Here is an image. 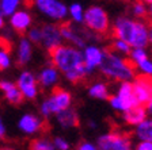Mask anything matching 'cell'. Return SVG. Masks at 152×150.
<instances>
[{
	"label": "cell",
	"instance_id": "obj_1",
	"mask_svg": "<svg viewBox=\"0 0 152 150\" xmlns=\"http://www.w3.org/2000/svg\"><path fill=\"white\" fill-rule=\"evenodd\" d=\"M49 57L52 65L56 66L58 72L63 73L66 80L73 84L83 81L88 76L83 61L82 49H77L68 43H61L49 50Z\"/></svg>",
	"mask_w": 152,
	"mask_h": 150
},
{
	"label": "cell",
	"instance_id": "obj_2",
	"mask_svg": "<svg viewBox=\"0 0 152 150\" xmlns=\"http://www.w3.org/2000/svg\"><path fill=\"white\" fill-rule=\"evenodd\" d=\"M113 38L122 39L132 47H147L148 41V23L142 19H134L126 15L117 16L111 25Z\"/></svg>",
	"mask_w": 152,
	"mask_h": 150
},
{
	"label": "cell",
	"instance_id": "obj_3",
	"mask_svg": "<svg viewBox=\"0 0 152 150\" xmlns=\"http://www.w3.org/2000/svg\"><path fill=\"white\" fill-rule=\"evenodd\" d=\"M99 70L103 76L115 80V81H133L137 77L136 68L129 58H125L124 56H120L113 50L104 49V56L102 61Z\"/></svg>",
	"mask_w": 152,
	"mask_h": 150
},
{
	"label": "cell",
	"instance_id": "obj_4",
	"mask_svg": "<svg viewBox=\"0 0 152 150\" xmlns=\"http://www.w3.org/2000/svg\"><path fill=\"white\" fill-rule=\"evenodd\" d=\"M71 104H72V95L66 89L54 87L49 97L42 101L39 111H41L42 116L49 118L50 115H54V114L60 112L63 109L69 108Z\"/></svg>",
	"mask_w": 152,
	"mask_h": 150
},
{
	"label": "cell",
	"instance_id": "obj_5",
	"mask_svg": "<svg viewBox=\"0 0 152 150\" xmlns=\"http://www.w3.org/2000/svg\"><path fill=\"white\" fill-rule=\"evenodd\" d=\"M83 26L99 35L106 34L110 28V18L107 11L102 6H90L84 9Z\"/></svg>",
	"mask_w": 152,
	"mask_h": 150
},
{
	"label": "cell",
	"instance_id": "obj_6",
	"mask_svg": "<svg viewBox=\"0 0 152 150\" xmlns=\"http://www.w3.org/2000/svg\"><path fill=\"white\" fill-rule=\"evenodd\" d=\"M111 108L117 112H125L130 107L136 106V97L133 93V85L132 81H122L118 87V91L114 96H110L109 99Z\"/></svg>",
	"mask_w": 152,
	"mask_h": 150
},
{
	"label": "cell",
	"instance_id": "obj_7",
	"mask_svg": "<svg viewBox=\"0 0 152 150\" xmlns=\"http://www.w3.org/2000/svg\"><path fill=\"white\" fill-rule=\"evenodd\" d=\"M33 6L54 22H64L68 16V7L61 0H33Z\"/></svg>",
	"mask_w": 152,
	"mask_h": 150
},
{
	"label": "cell",
	"instance_id": "obj_8",
	"mask_svg": "<svg viewBox=\"0 0 152 150\" xmlns=\"http://www.w3.org/2000/svg\"><path fill=\"white\" fill-rule=\"evenodd\" d=\"M96 147L99 150H130L132 142L128 135L111 131L99 135L96 139Z\"/></svg>",
	"mask_w": 152,
	"mask_h": 150
},
{
	"label": "cell",
	"instance_id": "obj_9",
	"mask_svg": "<svg viewBox=\"0 0 152 150\" xmlns=\"http://www.w3.org/2000/svg\"><path fill=\"white\" fill-rule=\"evenodd\" d=\"M82 53H83V61H84L86 70H87L88 75H91L96 69H99L102 61H103L104 47L98 46L95 43H90L83 47Z\"/></svg>",
	"mask_w": 152,
	"mask_h": 150
},
{
	"label": "cell",
	"instance_id": "obj_10",
	"mask_svg": "<svg viewBox=\"0 0 152 150\" xmlns=\"http://www.w3.org/2000/svg\"><path fill=\"white\" fill-rule=\"evenodd\" d=\"M41 31H42V41L41 45L45 49L49 50L54 49L56 46L63 43V37H61L60 31V26L56 23H45L41 26Z\"/></svg>",
	"mask_w": 152,
	"mask_h": 150
},
{
	"label": "cell",
	"instance_id": "obj_11",
	"mask_svg": "<svg viewBox=\"0 0 152 150\" xmlns=\"http://www.w3.org/2000/svg\"><path fill=\"white\" fill-rule=\"evenodd\" d=\"M16 85L20 89L23 97L28 100H34L38 95V81L37 77L31 72L25 70L19 75V78L16 81Z\"/></svg>",
	"mask_w": 152,
	"mask_h": 150
},
{
	"label": "cell",
	"instance_id": "obj_12",
	"mask_svg": "<svg viewBox=\"0 0 152 150\" xmlns=\"http://www.w3.org/2000/svg\"><path fill=\"white\" fill-rule=\"evenodd\" d=\"M132 85L137 104L144 106L152 97V78L144 77V76H137L132 81Z\"/></svg>",
	"mask_w": 152,
	"mask_h": 150
},
{
	"label": "cell",
	"instance_id": "obj_13",
	"mask_svg": "<svg viewBox=\"0 0 152 150\" xmlns=\"http://www.w3.org/2000/svg\"><path fill=\"white\" fill-rule=\"evenodd\" d=\"M10 25L16 34H26L28 28L33 26V16L26 9H19L11 15Z\"/></svg>",
	"mask_w": 152,
	"mask_h": 150
},
{
	"label": "cell",
	"instance_id": "obj_14",
	"mask_svg": "<svg viewBox=\"0 0 152 150\" xmlns=\"http://www.w3.org/2000/svg\"><path fill=\"white\" fill-rule=\"evenodd\" d=\"M19 130L25 134H37V133L42 131V128L45 127V122L41 118L33 115V114H25L18 122Z\"/></svg>",
	"mask_w": 152,
	"mask_h": 150
},
{
	"label": "cell",
	"instance_id": "obj_15",
	"mask_svg": "<svg viewBox=\"0 0 152 150\" xmlns=\"http://www.w3.org/2000/svg\"><path fill=\"white\" fill-rule=\"evenodd\" d=\"M58 80H60V72H58V69L54 65H52V64H49L48 66L42 68L37 77L38 84L41 85L42 88H45V89H48V88H54V85H57Z\"/></svg>",
	"mask_w": 152,
	"mask_h": 150
},
{
	"label": "cell",
	"instance_id": "obj_16",
	"mask_svg": "<svg viewBox=\"0 0 152 150\" xmlns=\"http://www.w3.org/2000/svg\"><path fill=\"white\" fill-rule=\"evenodd\" d=\"M0 91L4 92L6 100L10 104H12V106H19V104H22L23 99H25L22 92H20V89L18 88V85H16L15 83L7 81V80H1V81H0Z\"/></svg>",
	"mask_w": 152,
	"mask_h": 150
},
{
	"label": "cell",
	"instance_id": "obj_17",
	"mask_svg": "<svg viewBox=\"0 0 152 150\" xmlns=\"http://www.w3.org/2000/svg\"><path fill=\"white\" fill-rule=\"evenodd\" d=\"M124 122L130 126H137L139 123H141L145 118H148L145 111V107L142 104H136V106L130 107L129 109H126L125 112H122Z\"/></svg>",
	"mask_w": 152,
	"mask_h": 150
},
{
	"label": "cell",
	"instance_id": "obj_18",
	"mask_svg": "<svg viewBox=\"0 0 152 150\" xmlns=\"http://www.w3.org/2000/svg\"><path fill=\"white\" fill-rule=\"evenodd\" d=\"M57 123L64 128H73L79 126V115L73 108H66L63 109L60 112L56 114Z\"/></svg>",
	"mask_w": 152,
	"mask_h": 150
},
{
	"label": "cell",
	"instance_id": "obj_19",
	"mask_svg": "<svg viewBox=\"0 0 152 150\" xmlns=\"http://www.w3.org/2000/svg\"><path fill=\"white\" fill-rule=\"evenodd\" d=\"M33 54V43L27 38H20L16 50V64L18 66H23L31 59Z\"/></svg>",
	"mask_w": 152,
	"mask_h": 150
},
{
	"label": "cell",
	"instance_id": "obj_20",
	"mask_svg": "<svg viewBox=\"0 0 152 150\" xmlns=\"http://www.w3.org/2000/svg\"><path fill=\"white\" fill-rule=\"evenodd\" d=\"M134 137L139 141L152 142V118H145L134 128Z\"/></svg>",
	"mask_w": 152,
	"mask_h": 150
},
{
	"label": "cell",
	"instance_id": "obj_21",
	"mask_svg": "<svg viewBox=\"0 0 152 150\" xmlns=\"http://www.w3.org/2000/svg\"><path fill=\"white\" fill-rule=\"evenodd\" d=\"M88 95L92 97V99H96V100L109 99L107 84L103 81H96V83H94V84H91L88 88Z\"/></svg>",
	"mask_w": 152,
	"mask_h": 150
},
{
	"label": "cell",
	"instance_id": "obj_22",
	"mask_svg": "<svg viewBox=\"0 0 152 150\" xmlns=\"http://www.w3.org/2000/svg\"><path fill=\"white\" fill-rule=\"evenodd\" d=\"M68 16L71 18L72 23L75 25H83L84 20V8L80 3H72L68 7Z\"/></svg>",
	"mask_w": 152,
	"mask_h": 150
},
{
	"label": "cell",
	"instance_id": "obj_23",
	"mask_svg": "<svg viewBox=\"0 0 152 150\" xmlns=\"http://www.w3.org/2000/svg\"><path fill=\"white\" fill-rule=\"evenodd\" d=\"M130 12L134 19H144L148 15V4L142 0H134L130 7Z\"/></svg>",
	"mask_w": 152,
	"mask_h": 150
},
{
	"label": "cell",
	"instance_id": "obj_24",
	"mask_svg": "<svg viewBox=\"0 0 152 150\" xmlns=\"http://www.w3.org/2000/svg\"><path fill=\"white\" fill-rule=\"evenodd\" d=\"M20 3L22 0H0V12L4 16H11L15 11H18Z\"/></svg>",
	"mask_w": 152,
	"mask_h": 150
},
{
	"label": "cell",
	"instance_id": "obj_25",
	"mask_svg": "<svg viewBox=\"0 0 152 150\" xmlns=\"http://www.w3.org/2000/svg\"><path fill=\"white\" fill-rule=\"evenodd\" d=\"M148 57H149V54H148L147 47H132L128 58H129V61L133 64V65L136 66L137 64H140L141 61L148 58Z\"/></svg>",
	"mask_w": 152,
	"mask_h": 150
},
{
	"label": "cell",
	"instance_id": "obj_26",
	"mask_svg": "<svg viewBox=\"0 0 152 150\" xmlns=\"http://www.w3.org/2000/svg\"><path fill=\"white\" fill-rule=\"evenodd\" d=\"M111 49H113V51L120 54V56L128 57L130 53V50H132V46H130L129 43H126L125 41H122V39L113 38V41H111Z\"/></svg>",
	"mask_w": 152,
	"mask_h": 150
},
{
	"label": "cell",
	"instance_id": "obj_27",
	"mask_svg": "<svg viewBox=\"0 0 152 150\" xmlns=\"http://www.w3.org/2000/svg\"><path fill=\"white\" fill-rule=\"evenodd\" d=\"M28 150H56L53 146V142H50L48 138H35L30 142Z\"/></svg>",
	"mask_w": 152,
	"mask_h": 150
},
{
	"label": "cell",
	"instance_id": "obj_28",
	"mask_svg": "<svg viewBox=\"0 0 152 150\" xmlns=\"http://www.w3.org/2000/svg\"><path fill=\"white\" fill-rule=\"evenodd\" d=\"M134 68H136V72H139L141 76L152 78V59L149 57L145 58L144 61H141L140 64H137Z\"/></svg>",
	"mask_w": 152,
	"mask_h": 150
},
{
	"label": "cell",
	"instance_id": "obj_29",
	"mask_svg": "<svg viewBox=\"0 0 152 150\" xmlns=\"http://www.w3.org/2000/svg\"><path fill=\"white\" fill-rule=\"evenodd\" d=\"M27 39L31 43H41L42 41V31H41V26H31L27 30Z\"/></svg>",
	"mask_w": 152,
	"mask_h": 150
},
{
	"label": "cell",
	"instance_id": "obj_30",
	"mask_svg": "<svg viewBox=\"0 0 152 150\" xmlns=\"http://www.w3.org/2000/svg\"><path fill=\"white\" fill-rule=\"evenodd\" d=\"M11 65V58H10V53L6 50L0 49V72H3L6 69L10 68Z\"/></svg>",
	"mask_w": 152,
	"mask_h": 150
},
{
	"label": "cell",
	"instance_id": "obj_31",
	"mask_svg": "<svg viewBox=\"0 0 152 150\" xmlns=\"http://www.w3.org/2000/svg\"><path fill=\"white\" fill-rule=\"evenodd\" d=\"M53 146L56 150H69V143L63 137H56L53 139Z\"/></svg>",
	"mask_w": 152,
	"mask_h": 150
},
{
	"label": "cell",
	"instance_id": "obj_32",
	"mask_svg": "<svg viewBox=\"0 0 152 150\" xmlns=\"http://www.w3.org/2000/svg\"><path fill=\"white\" fill-rule=\"evenodd\" d=\"M134 150H152V142L149 141H140L136 145Z\"/></svg>",
	"mask_w": 152,
	"mask_h": 150
},
{
	"label": "cell",
	"instance_id": "obj_33",
	"mask_svg": "<svg viewBox=\"0 0 152 150\" xmlns=\"http://www.w3.org/2000/svg\"><path fill=\"white\" fill-rule=\"evenodd\" d=\"M76 150H99V149L96 147V145L91 143V142H82Z\"/></svg>",
	"mask_w": 152,
	"mask_h": 150
},
{
	"label": "cell",
	"instance_id": "obj_34",
	"mask_svg": "<svg viewBox=\"0 0 152 150\" xmlns=\"http://www.w3.org/2000/svg\"><path fill=\"white\" fill-rule=\"evenodd\" d=\"M144 107H145V111H147V115L148 116H151L152 118V97L147 101L145 104H144Z\"/></svg>",
	"mask_w": 152,
	"mask_h": 150
},
{
	"label": "cell",
	"instance_id": "obj_35",
	"mask_svg": "<svg viewBox=\"0 0 152 150\" xmlns=\"http://www.w3.org/2000/svg\"><path fill=\"white\" fill-rule=\"evenodd\" d=\"M6 137V126H4L3 119L0 118V139H3Z\"/></svg>",
	"mask_w": 152,
	"mask_h": 150
},
{
	"label": "cell",
	"instance_id": "obj_36",
	"mask_svg": "<svg viewBox=\"0 0 152 150\" xmlns=\"http://www.w3.org/2000/svg\"><path fill=\"white\" fill-rule=\"evenodd\" d=\"M148 41H149V45H152V23L148 25Z\"/></svg>",
	"mask_w": 152,
	"mask_h": 150
},
{
	"label": "cell",
	"instance_id": "obj_37",
	"mask_svg": "<svg viewBox=\"0 0 152 150\" xmlns=\"http://www.w3.org/2000/svg\"><path fill=\"white\" fill-rule=\"evenodd\" d=\"M87 125H88V127L91 128V130H95V128H96V122H94V120H88V123H87Z\"/></svg>",
	"mask_w": 152,
	"mask_h": 150
},
{
	"label": "cell",
	"instance_id": "obj_38",
	"mask_svg": "<svg viewBox=\"0 0 152 150\" xmlns=\"http://www.w3.org/2000/svg\"><path fill=\"white\" fill-rule=\"evenodd\" d=\"M148 15H149V18L152 19V3L148 4Z\"/></svg>",
	"mask_w": 152,
	"mask_h": 150
},
{
	"label": "cell",
	"instance_id": "obj_39",
	"mask_svg": "<svg viewBox=\"0 0 152 150\" xmlns=\"http://www.w3.org/2000/svg\"><path fill=\"white\" fill-rule=\"evenodd\" d=\"M4 27V20H3V16H1V14H0V28Z\"/></svg>",
	"mask_w": 152,
	"mask_h": 150
},
{
	"label": "cell",
	"instance_id": "obj_40",
	"mask_svg": "<svg viewBox=\"0 0 152 150\" xmlns=\"http://www.w3.org/2000/svg\"><path fill=\"white\" fill-rule=\"evenodd\" d=\"M0 150H16L15 147H10V146H4V147H0Z\"/></svg>",
	"mask_w": 152,
	"mask_h": 150
},
{
	"label": "cell",
	"instance_id": "obj_41",
	"mask_svg": "<svg viewBox=\"0 0 152 150\" xmlns=\"http://www.w3.org/2000/svg\"><path fill=\"white\" fill-rule=\"evenodd\" d=\"M144 3H147V4H149V3H152V0H142Z\"/></svg>",
	"mask_w": 152,
	"mask_h": 150
},
{
	"label": "cell",
	"instance_id": "obj_42",
	"mask_svg": "<svg viewBox=\"0 0 152 150\" xmlns=\"http://www.w3.org/2000/svg\"><path fill=\"white\" fill-rule=\"evenodd\" d=\"M151 49H152V45H151Z\"/></svg>",
	"mask_w": 152,
	"mask_h": 150
},
{
	"label": "cell",
	"instance_id": "obj_43",
	"mask_svg": "<svg viewBox=\"0 0 152 150\" xmlns=\"http://www.w3.org/2000/svg\"><path fill=\"white\" fill-rule=\"evenodd\" d=\"M0 14H1V12H0Z\"/></svg>",
	"mask_w": 152,
	"mask_h": 150
}]
</instances>
